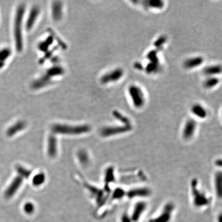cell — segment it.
I'll return each mask as SVG.
<instances>
[{"label": "cell", "mask_w": 222, "mask_h": 222, "mask_svg": "<svg viewBox=\"0 0 222 222\" xmlns=\"http://www.w3.org/2000/svg\"><path fill=\"white\" fill-rule=\"evenodd\" d=\"M10 53V51L8 48H0V69L5 65L6 61L9 57Z\"/></svg>", "instance_id": "cell-23"}, {"label": "cell", "mask_w": 222, "mask_h": 222, "mask_svg": "<svg viewBox=\"0 0 222 222\" xmlns=\"http://www.w3.org/2000/svg\"><path fill=\"white\" fill-rule=\"evenodd\" d=\"M34 205L32 203H27L24 206V210L27 214H32L34 211Z\"/></svg>", "instance_id": "cell-31"}, {"label": "cell", "mask_w": 222, "mask_h": 222, "mask_svg": "<svg viewBox=\"0 0 222 222\" xmlns=\"http://www.w3.org/2000/svg\"><path fill=\"white\" fill-rule=\"evenodd\" d=\"M16 170L19 174L20 176L22 178L24 177L26 178H27L30 176L32 174V171L21 166H17L16 167Z\"/></svg>", "instance_id": "cell-27"}, {"label": "cell", "mask_w": 222, "mask_h": 222, "mask_svg": "<svg viewBox=\"0 0 222 222\" xmlns=\"http://www.w3.org/2000/svg\"><path fill=\"white\" fill-rule=\"evenodd\" d=\"M147 207V204L145 201H140L135 203L133 209L131 218L132 222H137L143 216Z\"/></svg>", "instance_id": "cell-9"}, {"label": "cell", "mask_w": 222, "mask_h": 222, "mask_svg": "<svg viewBox=\"0 0 222 222\" xmlns=\"http://www.w3.org/2000/svg\"><path fill=\"white\" fill-rule=\"evenodd\" d=\"M86 186L95 196L97 202L98 204H103L104 203V194L102 190L88 184H86Z\"/></svg>", "instance_id": "cell-18"}, {"label": "cell", "mask_w": 222, "mask_h": 222, "mask_svg": "<svg viewBox=\"0 0 222 222\" xmlns=\"http://www.w3.org/2000/svg\"><path fill=\"white\" fill-rule=\"evenodd\" d=\"M26 124L23 122H19L11 126L7 132V134L9 136H11L19 132L20 131L23 130L25 128Z\"/></svg>", "instance_id": "cell-20"}, {"label": "cell", "mask_w": 222, "mask_h": 222, "mask_svg": "<svg viewBox=\"0 0 222 222\" xmlns=\"http://www.w3.org/2000/svg\"><path fill=\"white\" fill-rule=\"evenodd\" d=\"M52 129L55 133L67 135L81 134L88 132L91 130L88 125L73 126L60 124L54 125Z\"/></svg>", "instance_id": "cell-3"}, {"label": "cell", "mask_w": 222, "mask_h": 222, "mask_svg": "<svg viewBox=\"0 0 222 222\" xmlns=\"http://www.w3.org/2000/svg\"><path fill=\"white\" fill-rule=\"evenodd\" d=\"M174 210V205L168 203L165 205L161 214L156 218L151 220V222H168L170 220L172 214Z\"/></svg>", "instance_id": "cell-10"}, {"label": "cell", "mask_w": 222, "mask_h": 222, "mask_svg": "<svg viewBox=\"0 0 222 222\" xmlns=\"http://www.w3.org/2000/svg\"><path fill=\"white\" fill-rule=\"evenodd\" d=\"M167 41L166 37L164 36H160L158 38L156 39V40L154 41L153 45L155 47V49L157 51H162L164 48V45L166 44Z\"/></svg>", "instance_id": "cell-24"}, {"label": "cell", "mask_w": 222, "mask_h": 222, "mask_svg": "<svg viewBox=\"0 0 222 222\" xmlns=\"http://www.w3.org/2000/svg\"><path fill=\"white\" fill-rule=\"evenodd\" d=\"M160 65L158 63L148 62L146 66L144 67V71H145V73L149 75L155 74L159 70Z\"/></svg>", "instance_id": "cell-21"}, {"label": "cell", "mask_w": 222, "mask_h": 222, "mask_svg": "<svg viewBox=\"0 0 222 222\" xmlns=\"http://www.w3.org/2000/svg\"><path fill=\"white\" fill-rule=\"evenodd\" d=\"M214 190L216 195L221 199L222 196V173L221 171L216 172L214 178Z\"/></svg>", "instance_id": "cell-15"}, {"label": "cell", "mask_w": 222, "mask_h": 222, "mask_svg": "<svg viewBox=\"0 0 222 222\" xmlns=\"http://www.w3.org/2000/svg\"><path fill=\"white\" fill-rule=\"evenodd\" d=\"M220 82L218 77H208L203 82V86L207 90H211L218 86Z\"/></svg>", "instance_id": "cell-19"}, {"label": "cell", "mask_w": 222, "mask_h": 222, "mask_svg": "<svg viewBox=\"0 0 222 222\" xmlns=\"http://www.w3.org/2000/svg\"><path fill=\"white\" fill-rule=\"evenodd\" d=\"M191 112L193 115L200 119H205L208 116V112L205 107L199 103L192 105L191 107Z\"/></svg>", "instance_id": "cell-12"}, {"label": "cell", "mask_w": 222, "mask_h": 222, "mask_svg": "<svg viewBox=\"0 0 222 222\" xmlns=\"http://www.w3.org/2000/svg\"><path fill=\"white\" fill-rule=\"evenodd\" d=\"M57 153V141L53 135L49 136L47 143V153L50 157H54Z\"/></svg>", "instance_id": "cell-16"}, {"label": "cell", "mask_w": 222, "mask_h": 222, "mask_svg": "<svg viewBox=\"0 0 222 222\" xmlns=\"http://www.w3.org/2000/svg\"><path fill=\"white\" fill-rule=\"evenodd\" d=\"M45 175L43 173H39L36 175L32 179V184L35 186H40L45 182Z\"/></svg>", "instance_id": "cell-26"}, {"label": "cell", "mask_w": 222, "mask_h": 222, "mask_svg": "<svg viewBox=\"0 0 222 222\" xmlns=\"http://www.w3.org/2000/svg\"><path fill=\"white\" fill-rule=\"evenodd\" d=\"M24 8L20 6L18 8L15 13L14 26L13 37L15 46L17 51H20L23 48V37H22V22L23 16Z\"/></svg>", "instance_id": "cell-1"}, {"label": "cell", "mask_w": 222, "mask_h": 222, "mask_svg": "<svg viewBox=\"0 0 222 222\" xmlns=\"http://www.w3.org/2000/svg\"><path fill=\"white\" fill-rule=\"evenodd\" d=\"M158 51L155 49H152L147 54V59L148 62L160 64V60L158 55Z\"/></svg>", "instance_id": "cell-22"}, {"label": "cell", "mask_w": 222, "mask_h": 222, "mask_svg": "<svg viewBox=\"0 0 222 222\" xmlns=\"http://www.w3.org/2000/svg\"><path fill=\"white\" fill-rule=\"evenodd\" d=\"M197 124L195 120L190 118L184 124L182 129V136L185 140L192 138L197 132Z\"/></svg>", "instance_id": "cell-6"}, {"label": "cell", "mask_w": 222, "mask_h": 222, "mask_svg": "<svg viewBox=\"0 0 222 222\" xmlns=\"http://www.w3.org/2000/svg\"><path fill=\"white\" fill-rule=\"evenodd\" d=\"M151 194V191L147 187H138L131 189L126 192V195L129 199L145 198L149 197Z\"/></svg>", "instance_id": "cell-8"}, {"label": "cell", "mask_w": 222, "mask_h": 222, "mask_svg": "<svg viewBox=\"0 0 222 222\" xmlns=\"http://www.w3.org/2000/svg\"><path fill=\"white\" fill-rule=\"evenodd\" d=\"M134 67L136 70L141 71L144 70L145 66H143L141 62H135V63L134 64Z\"/></svg>", "instance_id": "cell-32"}, {"label": "cell", "mask_w": 222, "mask_h": 222, "mask_svg": "<svg viewBox=\"0 0 222 222\" xmlns=\"http://www.w3.org/2000/svg\"><path fill=\"white\" fill-rule=\"evenodd\" d=\"M143 5L149 9L161 10L164 8V2L162 0H147L143 1Z\"/></svg>", "instance_id": "cell-17"}, {"label": "cell", "mask_w": 222, "mask_h": 222, "mask_svg": "<svg viewBox=\"0 0 222 222\" xmlns=\"http://www.w3.org/2000/svg\"><path fill=\"white\" fill-rule=\"evenodd\" d=\"M114 180V169L112 167L109 168L107 169L105 172V181L107 183L113 182Z\"/></svg>", "instance_id": "cell-29"}, {"label": "cell", "mask_w": 222, "mask_h": 222, "mask_svg": "<svg viewBox=\"0 0 222 222\" xmlns=\"http://www.w3.org/2000/svg\"><path fill=\"white\" fill-rule=\"evenodd\" d=\"M132 222L131 218L130 216H129L127 214H124L122 217V222Z\"/></svg>", "instance_id": "cell-33"}, {"label": "cell", "mask_w": 222, "mask_h": 222, "mask_svg": "<svg viewBox=\"0 0 222 222\" xmlns=\"http://www.w3.org/2000/svg\"><path fill=\"white\" fill-rule=\"evenodd\" d=\"M132 129V125H122L117 126H109L103 129L101 134L104 137L111 136L115 135L122 134L128 132Z\"/></svg>", "instance_id": "cell-7"}, {"label": "cell", "mask_w": 222, "mask_h": 222, "mask_svg": "<svg viewBox=\"0 0 222 222\" xmlns=\"http://www.w3.org/2000/svg\"><path fill=\"white\" fill-rule=\"evenodd\" d=\"M124 75V71L120 67H118L105 74L103 76L101 81L103 84H109L119 81Z\"/></svg>", "instance_id": "cell-5"}, {"label": "cell", "mask_w": 222, "mask_h": 222, "mask_svg": "<svg viewBox=\"0 0 222 222\" xmlns=\"http://www.w3.org/2000/svg\"><path fill=\"white\" fill-rule=\"evenodd\" d=\"M204 58L201 56H197L186 59L183 63V67L187 70H191L199 67L204 63Z\"/></svg>", "instance_id": "cell-11"}, {"label": "cell", "mask_w": 222, "mask_h": 222, "mask_svg": "<svg viewBox=\"0 0 222 222\" xmlns=\"http://www.w3.org/2000/svg\"><path fill=\"white\" fill-rule=\"evenodd\" d=\"M22 182H23L22 177L20 176L15 177L6 191L5 193V197L9 199V198H11V197H13L21 185Z\"/></svg>", "instance_id": "cell-13"}, {"label": "cell", "mask_w": 222, "mask_h": 222, "mask_svg": "<svg viewBox=\"0 0 222 222\" xmlns=\"http://www.w3.org/2000/svg\"><path fill=\"white\" fill-rule=\"evenodd\" d=\"M129 96L133 107L137 109L143 108L145 105L146 98L143 89L139 86L132 84L128 89Z\"/></svg>", "instance_id": "cell-2"}, {"label": "cell", "mask_w": 222, "mask_h": 222, "mask_svg": "<svg viewBox=\"0 0 222 222\" xmlns=\"http://www.w3.org/2000/svg\"><path fill=\"white\" fill-rule=\"evenodd\" d=\"M113 115L116 118H117L118 120L122 122L123 124L124 125H131L130 120L126 116L124 115L121 113H120L118 111H114L113 113Z\"/></svg>", "instance_id": "cell-25"}, {"label": "cell", "mask_w": 222, "mask_h": 222, "mask_svg": "<svg viewBox=\"0 0 222 222\" xmlns=\"http://www.w3.org/2000/svg\"><path fill=\"white\" fill-rule=\"evenodd\" d=\"M77 155H78L79 162H80L81 164L86 165L89 162V156H88V153L85 151L84 150L79 151Z\"/></svg>", "instance_id": "cell-28"}, {"label": "cell", "mask_w": 222, "mask_h": 222, "mask_svg": "<svg viewBox=\"0 0 222 222\" xmlns=\"http://www.w3.org/2000/svg\"><path fill=\"white\" fill-rule=\"evenodd\" d=\"M203 74L208 77H218L222 73V66L220 64H214L205 67Z\"/></svg>", "instance_id": "cell-14"}, {"label": "cell", "mask_w": 222, "mask_h": 222, "mask_svg": "<svg viewBox=\"0 0 222 222\" xmlns=\"http://www.w3.org/2000/svg\"><path fill=\"white\" fill-rule=\"evenodd\" d=\"M222 160L221 159H218L216 160V162H215V164L218 167H221L222 166Z\"/></svg>", "instance_id": "cell-34"}, {"label": "cell", "mask_w": 222, "mask_h": 222, "mask_svg": "<svg viewBox=\"0 0 222 222\" xmlns=\"http://www.w3.org/2000/svg\"><path fill=\"white\" fill-rule=\"evenodd\" d=\"M191 193L193 202L195 206L197 207H204L209 204V200L205 193L200 191L197 188L196 181L192 182Z\"/></svg>", "instance_id": "cell-4"}, {"label": "cell", "mask_w": 222, "mask_h": 222, "mask_svg": "<svg viewBox=\"0 0 222 222\" xmlns=\"http://www.w3.org/2000/svg\"><path fill=\"white\" fill-rule=\"evenodd\" d=\"M126 195V192L122 188H116L113 193V198L115 200H119Z\"/></svg>", "instance_id": "cell-30"}]
</instances>
